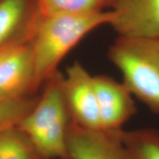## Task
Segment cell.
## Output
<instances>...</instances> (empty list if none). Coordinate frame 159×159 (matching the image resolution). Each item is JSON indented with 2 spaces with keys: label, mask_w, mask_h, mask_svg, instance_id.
Here are the masks:
<instances>
[{
  "label": "cell",
  "mask_w": 159,
  "mask_h": 159,
  "mask_svg": "<svg viewBox=\"0 0 159 159\" xmlns=\"http://www.w3.org/2000/svg\"><path fill=\"white\" fill-rule=\"evenodd\" d=\"M111 19V11H103L43 19L31 46L34 61V89L56 72L61 60L85 35L99 26L109 25Z\"/></svg>",
  "instance_id": "6da1fadb"
},
{
  "label": "cell",
  "mask_w": 159,
  "mask_h": 159,
  "mask_svg": "<svg viewBox=\"0 0 159 159\" xmlns=\"http://www.w3.org/2000/svg\"><path fill=\"white\" fill-rule=\"evenodd\" d=\"M63 75L56 71L32 110L17 125L41 159H70L68 134L72 122L62 90Z\"/></svg>",
  "instance_id": "7a4b0ae2"
},
{
  "label": "cell",
  "mask_w": 159,
  "mask_h": 159,
  "mask_svg": "<svg viewBox=\"0 0 159 159\" xmlns=\"http://www.w3.org/2000/svg\"><path fill=\"white\" fill-rule=\"evenodd\" d=\"M108 57L133 96L159 114V39L118 36Z\"/></svg>",
  "instance_id": "3957f363"
},
{
  "label": "cell",
  "mask_w": 159,
  "mask_h": 159,
  "mask_svg": "<svg viewBox=\"0 0 159 159\" xmlns=\"http://www.w3.org/2000/svg\"><path fill=\"white\" fill-rule=\"evenodd\" d=\"M62 90L73 123L91 130H101L94 77L75 61L66 69Z\"/></svg>",
  "instance_id": "277c9868"
},
{
  "label": "cell",
  "mask_w": 159,
  "mask_h": 159,
  "mask_svg": "<svg viewBox=\"0 0 159 159\" xmlns=\"http://www.w3.org/2000/svg\"><path fill=\"white\" fill-rule=\"evenodd\" d=\"M111 7L118 36L159 39V0H116Z\"/></svg>",
  "instance_id": "5b68a950"
},
{
  "label": "cell",
  "mask_w": 159,
  "mask_h": 159,
  "mask_svg": "<svg viewBox=\"0 0 159 159\" xmlns=\"http://www.w3.org/2000/svg\"><path fill=\"white\" fill-rule=\"evenodd\" d=\"M101 130L120 131L137 112L134 96L122 82L108 75L93 76Z\"/></svg>",
  "instance_id": "8992f818"
},
{
  "label": "cell",
  "mask_w": 159,
  "mask_h": 159,
  "mask_svg": "<svg viewBox=\"0 0 159 159\" xmlns=\"http://www.w3.org/2000/svg\"><path fill=\"white\" fill-rule=\"evenodd\" d=\"M120 131L87 130L72 122L68 134L69 158L130 159L120 139Z\"/></svg>",
  "instance_id": "52a82bcc"
},
{
  "label": "cell",
  "mask_w": 159,
  "mask_h": 159,
  "mask_svg": "<svg viewBox=\"0 0 159 159\" xmlns=\"http://www.w3.org/2000/svg\"><path fill=\"white\" fill-rule=\"evenodd\" d=\"M32 47L17 42L0 63V98L25 96L34 89Z\"/></svg>",
  "instance_id": "ba28073f"
},
{
  "label": "cell",
  "mask_w": 159,
  "mask_h": 159,
  "mask_svg": "<svg viewBox=\"0 0 159 159\" xmlns=\"http://www.w3.org/2000/svg\"><path fill=\"white\" fill-rule=\"evenodd\" d=\"M120 139L130 159H159L158 130H122L120 131Z\"/></svg>",
  "instance_id": "9c48e42d"
},
{
  "label": "cell",
  "mask_w": 159,
  "mask_h": 159,
  "mask_svg": "<svg viewBox=\"0 0 159 159\" xmlns=\"http://www.w3.org/2000/svg\"><path fill=\"white\" fill-rule=\"evenodd\" d=\"M0 159H41L27 136L16 127L0 131Z\"/></svg>",
  "instance_id": "30bf717a"
},
{
  "label": "cell",
  "mask_w": 159,
  "mask_h": 159,
  "mask_svg": "<svg viewBox=\"0 0 159 159\" xmlns=\"http://www.w3.org/2000/svg\"><path fill=\"white\" fill-rule=\"evenodd\" d=\"M43 19L58 15L86 14L102 11L105 7L100 0H38Z\"/></svg>",
  "instance_id": "8fae6325"
},
{
  "label": "cell",
  "mask_w": 159,
  "mask_h": 159,
  "mask_svg": "<svg viewBox=\"0 0 159 159\" xmlns=\"http://www.w3.org/2000/svg\"><path fill=\"white\" fill-rule=\"evenodd\" d=\"M38 102V99L23 96L0 98V131L17 126Z\"/></svg>",
  "instance_id": "7c38bea8"
},
{
  "label": "cell",
  "mask_w": 159,
  "mask_h": 159,
  "mask_svg": "<svg viewBox=\"0 0 159 159\" xmlns=\"http://www.w3.org/2000/svg\"><path fill=\"white\" fill-rule=\"evenodd\" d=\"M27 9L26 0H2L0 2V48L21 23Z\"/></svg>",
  "instance_id": "4fadbf2b"
},
{
  "label": "cell",
  "mask_w": 159,
  "mask_h": 159,
  "mask_svg": "<svg viewBox=\"0 0 159 159\" xmlns=\"http://www.w3.org/2000/svg\"><path fill=\"white\" fill-rule=\"evenodd\" d=\"M17 42L16 41H13V42H8L6 43L5 45H4L3 47H2L0 48V63L2 61L6 55H7V53L9 52L10 50L13 48V47L14 46Z\"/></svg>",
  "instance_id": "5bb4252c"
},
{
  "label": "cell",
  "mask_w": 159,
  "mask_h": 159,
  "mask_svg": "<svg viewBox=\"0 0 159 159\" xmlns=\"http://www.w3.org/2000/svg\"><path fill=\"white\" fill-rule=\"evenodd\" d=\"M105 5V7L108 5H110V6H112L113 4H114L115 2L116 1V0H100Z\"/></svg>",
  "instance_id": "9a60e30c"
}]
</instances>
